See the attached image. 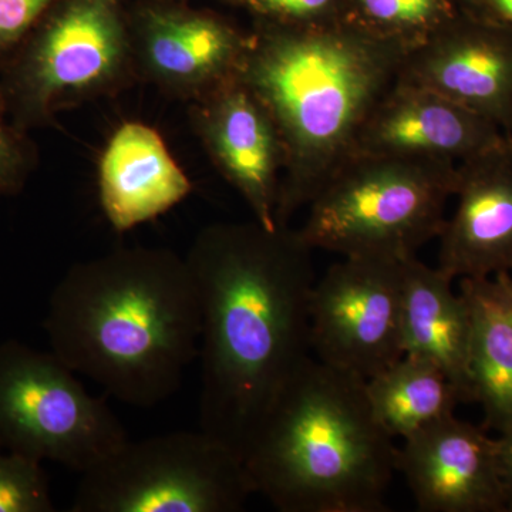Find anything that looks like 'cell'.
Returning a JSON list of instances; mask_svg holds the SVG:
<instances>
[{"mask_svg": "<svg viewBox=\"0 0 512 512\" xmlns=\"http://www.w3.org/2000/svg\"><path fill=\"white\" fill-rule=\"evenodd\" d=\"M312 249L288 227L220 222L187 259L201 309L202 431L244 460L285 384L311 357Z\"/></svg>", "mask_w": 512, "mask_h": 512, "instance_id": "cell-1", "label": "cell"}, {"mask_svg": "<svg viewBox=\"0 0 512 512\" xmlns=\"http://www.w3.org/2000/svg\"><path fill=\"white\" fill-rule=\"evenodd\" d=\"M52 352L134 407L165 402L200 355L201 309L185 256L121 248L72 266L50 298Z\"/></svg>", "mask_w": 512, "mask_h": 512, "instance_id": "cell-2", "label": "cell"}, {"mask_svg": "<svg viewBox=\"0 0 512 512\" xmlns=\"http://www.w3.org/2000/svg\"><path fill=\"white\" fill-rule=\"evenodd\" d=\"M409 50L346 19H265L249 35L239 77L274 119L285 153L279 227L355 153L357 137L393 86Z\"/></svg>", "mask_w": 512, "mask_h": 512, "instance_id": "cell-3", "label": "cell"}, {"mask_svg": "<svg viewBox=\"0 0 512 512\" xmlns=\"http://www.w3.org/2000/svg\"><path fill=\"white\" fill-rule=\"evenodd\" d=\"M397 451L366 380L311 356L265 414L244 463L255 494L276 510L383 512Z\"/></svg>", "mask_w": 512, "mask_h": 512, "instance_id": "cell-4", "label": "cell"}, {"mask_svg": "<svg viewBox=\"0 0 512 512\" xmlns=\"http://www.w3.org/2000/svg\"><path fill=\"white\" fill-rule=\"evenodd\" d=\"M458 164L431 158L356 154L309 202L299 238L343 258L416 256L446 224Z\"/></svg>", "mask_w": 512, "mask_h": 512, "instance_id": "cell-5", "label": "cell"}, {"mask_svg": "<svg viewBox=\"0 0 512 512\" xmlns=\"http://www.w3.org/2000/svg\"><path fill=\"white\" fill-rule=\"evenodd\" d=\"M136 77L123 0H57L0 69V96L30 133Z\"/></svg>", "mask_w": 512, "mask_h": 512, "instance_id": "cell-6", "label": "cell"}, {"mask_svg": "<svg viewBox=\"0 0 512 512\" xmlns=\"http://www.w3.org/2000/svg\"><path fill=\"white\" fill-rule=\"evenodd\" d=\"M254 487L244 460L205 431L128 439L82 474L72 512H237Z\"/></svg>", "mask_w": 512, "mask_h": 512, "instance_id": "cell-7", "label": "cell"}, {"mask_svg": "<svg viewBox=\"0 0 512 512\" xmlns=\"http://www.w3.org/2000/svg\"><path fill=\"white\" fill-rule=\"evenodd\" d=\"M76 375L52 350L0 343V448L82 476L123 446V424Z\"/></svg>", "mask_w": 512, "mask_h": 512, "instance_id": "cell-8", "label": "cell"}, {"mask_svg": "<svg viewBox=\"0 0 512 512\" xmlns=\"http://www.w3.org/2000/svg\"><path fill=\"white\" fill-rule=\"evenodd\" d=\"M404 261L350 256L315 282L309 305L315 359L365 380L402 359Z\"/></svg>", "mask_w": 512, "mask_h": 512, "instance_id": "cell-9", "label": "cell"}, {"mask_svg": "<svg viewBox=\"0 0 512 512\" xmlns=\"http://www.w3.org/2000/svg\"><path fill=\"white\" fill-rule=\"evenodd\" d=\"M136 76L192 101L238 76L249 36L227 20L170 2L148 0L128 15Z\"/></svg>", "mask_w": 512, "mask_h": 512, "instance_id": "cell-10", "label": "cell"}, {"mask_svg": "<svg viewBox=\"0 0 512 512\" xmlns=\"http://www.w3.org/2000/svg\"><path fill=\"white\" fill-rule=\"evenodd\" d=\"M399 79L494 121L512 123V28L485 13H458L404 57Z\"/></svg>", "mask_w": 512, "mask_h": 512, "instance_id": "cell-11", "label": "cell"}, {"mask_svg": "<svg viewBox=\"0 0 512 512\" xmlns=\"http://www.w3.org/2000/svg\"><path fill=\"white\" fill-rule=\"evenodd\" d=\"M191 121L215 168L247 202L254 221L269 231L278 229L284 146L271 114L239 73L192 101Z\"/></svg>", "mask_w": 512, "mask_h": 512, "instance_id": "cell-12", "label": "cell"}, {"mask_svg": "<svg viewBox=\"0 0 512 512\" xmlns=\"http://www.w3.org/2000/svg\"><path fill=\"white\" fill-rule=\"evenodd\" d=\"M397 473L421 512H508L495 439L454 414L403 440Z\"/></svg>", "mask_w": 512, "mask_h": 512, "instance_id": "cell-13", "label": "cell"}, {"mask_svg": "<svg viewBox=\"0 0 512 512\" xmlns=\"http://www.w3.org/2000/svg\"><path fill=\"white\" fill-rule=\"evenodd\" d=\"M456 210L440 234L437 268L453 281L512 274V140L457 167Z\"/></svg>", "mask_w": 512, "mask_h": 512, "instance_id": "cell-14", "label": "cell"}, {"mask_svg": "<svg viewBox=\"0 0 512 512\" xmlns=\"http://www.w3.org/2000/svg\"><path fill=\"white\" fill-rule=\"evenodd\" d=\"M505 136L494 121L397 77L366 120L353 156L431 158L460 164Z\"/></svg>", "mask_w": 512, "mask_h": 512, "instance_id": "cell-15", "label": "cell"}, {"mask_svg": "<svg viewBox=\"0 0 512 512\" xmlns=\"http://www.w3.org/2000/svg\"><path fill=\"white\" fill-rule=\"evenodd\" d=\"M97 181L101 211L119 234L157 220L192 191L164 138L141 121H124L113 131L100 154Z\"/></svg>", "mask_w": 512, "mask_h": 512, "instance_id": "cell-16", "label": "cell"}, {"mask_svg": "<svg viewBox=\"0 0 512 512\" xmlns=\"http://www.w3.org/2000/svg\"><path fill=\"white\" fill-rule=\"evenodd\" d=\"M453 284L450 276L417 256L404 261V355L423 357L439 366L456 387L461 403H474L470 313Z\"/></svg>", "mask_w": 512, "mask_h": 512, "instance_id": "cell-17", "label": "cell"}, {"mask_svg": "<svg viewBox=\"0 0 512 512\" xmlns=\"http://www.w3.org/2000/svg\"><path fill=\"white\" fill-rule=\"evenodd\" d=\"M458 282L471 320L474 403L483 407L485 429L503 433L512 427V323L493 278Z\"/></svg>", "mask_w": 512, "mask_h": 512, "instance_id": "cell-18", "label": "cell"}, {"mask_svg": "<svg viewBox=\"0 0 512 512\" xmlns=\"http://www.w3.org/2000/svg\"><path fill=\"white\" fill-rule=\"evenodd\" d=\"M377 421L393 439H407L444 417L453 416L460 394L430 360L404 355L366 380Z\"/></svg>", "mask_w": 512, "mask_h": 512, "instance_id": "cell-19", "label": "cell"}, {"mask_svg": "<svg viewBox=\"0 0 512 512\" xmlns=\"http://www.w3.org/2000/svg\"><path fill=\"white\" fill-rule=\"evenodd\" d=\"M458 15L451 0H352L346 20L413 50Z\"/></svg>", "mask_w": 512, "mask_h": 512, "instance_id": "cell-20", "label": "cell"}, {"mask_svg": "<svg viewBox=\"0 0 512 512\" xmlns=\"http://www.w3.org/2000/svg\"><path fill=\"white\" fill-rule=\"evenodd\" d=\"M49 478L40 461L0 448V512H52Z\"/></svg>", "mask_w": 512, "mask_h": 512, "instance_id": "cell-21", "label": "cell"}, {"mask_svg": "<svg viewBox=\"0 0 512 512\" xmlns=\"http://www.w3.org/2000/svg\"><path fill=\"white\" fill-rule=\"evenodd\" d=\"M37 161L30 133L13 123L0 96V197L19 194L36 170Z\"/></svg>", "mask_w": 512, "mask_h": 512, "instance_id": "cell-22", "label": "cell"}, {"mask_svg": "<svg viewBox=\"0 0 512 512\" xmlns=\"http://www.w3.org/2000/svg\"><path fill=\"white\" fill-rule=\"evenodd\" d=\"M57 0H0V69Z\"/></svg>", "mask_w": 512, "mask_h": 512, "instance_id": "cell-23", "label": "cell"}, {"mask_svg": "<svg viewBox=\"0 0 512 512\" xmlns=\"http://www.w3.org/2000/svg\"><path fill=\"white\" fill-rule=\"evenodd\" d=\"M259 15L285 23H318L338 19L333 15L338 0H245Z\"/></svg>", "mask_w": 512, "mask_h": 512, "instance_id": "cell-24", "label": "cell"}, {"mask_svg": "<svg viewBox=\"0 0 512 512\" xmlns=\"http://www.w3.org/2000/svg\"><path fill=\"white\" fill-rule=\"evenodd\" d=\"M495 448H497L498 471H500L505 497H507L508 512H512V427L503 433H498Z\"/></svg>", "mask_w": 512, "mask_h": 512, "instance_id": "cell-25", "label": "cell"}, {"mask_svg": "<svg viewBox=\"0 0 512 512\" xmlns=\"http://www.w3.org/2000/svg\"><path fill=\"white\" fill-rule=\"evenodd\" d=\"M491 278H493L495 289H497L501 303H503L505 312L512 323V274L511 272H501Z\"/></svg>", "mask_w": 512, "mask_h": 512, "instance_id": "cell-26", "label": "cell"}, {"mask_svg": "<svg viewBox=\"0 0 512 512\" xmlns=\"http://www.w3.org/2000/svg\"><path fill=\"white\" fill-rule=\"evenodd\" d=\"M484 3L490 15L512 28V0H484Z\"/></svg>", "mask_w": 512, "mask_h": 512, "instance_id": "cell-27", "label": "cell"}, {"mask_svg": "<svg viewBox=\"0 0 512 512\" xmlns=\"http://www.w3.org/2000/svg\"><path fill=\"white\" fill-rule=\"evenodd\" d=\"M457 2L466 6V10H468V12L485 13V15H490L487 8H485L484 0H457Z\"/></svg>", "mask_w": 512, "mask_h": 512, "instance_id": "cell-28", "label": "cell"}, {"mask_svg": "<svg viewBox=\"0 0 512 512\" xmlns=\"http://www.w3.org/2000/svg\"><path fill=\"white\" fill-rule=\"evenodd\" d=\"M225 2L245 3V0H225Z\"/></svg>", "mask_w": 512, "mask_h": 512, "instance_id": "cell-29", "label": "cell"}, {"mask_svg": "<svg viewBox=\"0 0 512 512\" xmlns=\"http://www.w3.org/2000/svg\"><path fill=\"white\" fill-rule=\"evenodd\" d=\"M507 134H508V136H510V138L512 140V123H511L510 128H508Z\"/></svg>", "mask_w": 512, "mask_h": 512, "instance_id": "cell-30", "label": "cell"}]
</instances>
